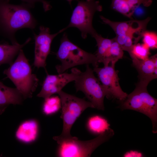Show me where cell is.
<instances>
[{
  "label": "cell",
  "mask_w": 157,
  "mask_h": 157,
  "mask_svg": "<svg viewBox=\"0 0 157 157\" xmlns=\"http://www.w3.org/2000/svg\"><path fill=\"white\" fill-rule=\"evenodd\" d=\"M67 0L68 2L69 3L71 4L72 1L74 0ZM76 0L78 1V0Z\"/></svg>",
  "instance_id": "25"
},
{
  "label": "cell",
  "mask_w": 157,
  "mask_h": 157,
  "mask_svg": "<svg viewBox=\"0 0 157 157\" xmlns=\"http://www.w3.org/2000/svg\"><path fill=\"white\" fill-rule=\"evenodd\" d=\"M92 37L95 39L97 47V52L95 55L98 63H101L106 52L114 41V38H103L97 33Z\"/></svg>",
  "instance_id": "20"
},
{
  "label": "cell",
  "mask_w": 157,
  "mask_h": 157,
  "mask_svg": "<svg viewBox=\"0 0 157 157\" xmlns=\"http://www.w3.org/2000/svg\"><path fill=\"white\" fill-rule=\"evenodd\" d=\"M23 99L22 94L16 88L8 87L0 81V115L9 105L21 104Z\"/></svg>",
  "instance_id": "15"
},
{
  "label": "cell",
  "mask_w": 157,
  "mask_h": 157,
  "mask_svg": "<svg viewBox=\"0 0 157 157\" xmlns=\"http://www.w3.org/2000/svg\"><path fill=\"white\" fill-rule=\"evenodd\" d=\"M152 2L153 0H112L111 6L113 10L132 19L135 10L140 6L148 7Z\"/></svg>",
  "instance_id": "14"
},
{
  "label": "cell",
  "mask_w": 157,
  "mask_h": 157,
  "mask_svg": "<svg viewBox=\"0 0 157 157\" xmlns=\"http://www.w3.org/2000/svg\"><path fill=\"white\" fill-rule=\"evenodd\" d=\"M80 71L74 68L69 73L64 72L58 75L48 74L37 96L45 99L54 94H58L67 84L76 80Z\"/></svg>",
  "instance_id": "11"
},
{
  "label": "cell",
  "mask_w": 157,
  "mask_h": 157,
  "mask_svg": "<svg viewBox=\"0 0 157 157\" xmlns=\"http://www.w3.org/2000/svg\"><path fill=\"white\" fill-rule=\"evenodd\" d=\"M39 29L38 35L34 34L35 40L34 65L38 68H45L46 59L50 52L53 40L59 34L65 30L64 28L55 33L51 34L49 28L48 27L40 26Z\"/></svg>",
  "instance_id": "10"
},
{
  "label": "cell",
  "mask_w": 157,
  "mask_h": 157,
  "mask_svg": "<svg viewBox=\"0 0 157 157\" xmlns=\"http://www.w3.org/2000/svg\"><path fill=\"white\" fill-rule=\"evenodd\" d=\"M123 51L120 45L114 40L106 52L101 63L104 64V66L112 62L116 63L119 59L122 58Z\"/></svg>",
  "instance_id": "18"
},
{
  "label": "cell",
  "mask_w": 157,
  "mask_h": 157,
  "mask_svg": "<svg viewBox=\"0 0 157 157\" xmlns=\"http://www.w3.org/2000/svg\"><path fill=\"white\" fill-rule=\"evenodd\" d=\"M31 40V38H28L22 44H0V65L6 63L12 64L15 57Z\"/></svg>",
  "instance_id": "17"
},
{
  "label": "cell",
  "mask_w": 157,
  "mask_h": 157,
  "mask_svg": "<svg viewBox=\"0 0 157 157\" xmlns=\"http://www.w3.org/2000/svg\"><path fill=\"white\" fill-rule=\"evenodd\" d=\"M133 66L137 70L140 81L149 83L157 78V56L156 54L143 60L131 58Z\"/></svg>",
  "instance_id": "13"
},
{
  "label": "cell",
  "mask_w": 157,
  "mask_h": 157,
  "mask_svg": "<svg viewBox=\"0 0 157 157\" xmlns=\"http://www.w3.org/2000/svg\"><path fill=\"white\" fill-rule=\"evenodd\" d=\"M149 83L139 81L134 90L121 101V109L140 112L148 117L152 125V132H157V100L148 92Z\"/></svg>",
  "instance_id": "2"
},
{
  "label": "cell",
  "mask_w": 157,
  "mask_h": 157,
  "mask_svg": "<svg viewBox=\"0 0 157 157\" xmlns=\"http://www.w3.org/2000/svg\"><path fill=\"white\" fill-rule=\"evenodd\" d=\"M38 126L34 120L25 121L19 126L16 133L17 139L21 142L29 143L34 141L38 133Z\"/></svg>",
  "instance_id": "16"
},
{
  "label": "cell",
  "mask_w": 157,
  "mask_h": 157,
  "mask_svg": "<svg viewBox=\"0 0 157 157\" xmlns=\"http://www.w3.org/2000/svg\"><path fill=\"white\" fill-rule=\"evenodd\" d=\"M3 73L13 82L24 99L32 97L38 86V79L32 73L28 60L22 49L15 61Z\"/></svg>",
  "instance_id": "4"
},
{
  "label": "cell",
  "mask_w": 157,
  "mask_h": 157,
  "mask_svg": "<svg viewBox=\"0 0 157 157\" xmlns=\"http://www.w3.org/2000/svg\"><path fill=\"white\" fill-rule=\"evenodd\" d=\"M58 94L60 99L62 107L60 117L63 120L61 134L54 137L53 139L58 144L74 138L70 134L73 124L82 113L87 108H94L92 104L83 99L67 93L62 90Z\"/></svg>",
  "instance_id": "3"
},
{
  "label": "cell",
  "mask_w": 157,
  "mask_h": 157,
  "mask_svg": "<svg viewBox=\"0 0 157 157\" xmlns=\"http://www.w3.org/2000/svg\"><path fill=\"white\" fill-rule=\"evenodd\" d=\"M78 4L74 10L68 25L64 28L74 27L78 28L81 36L85 39L88 34L92 37L97 33L92 26L93 17L96 12H101L102 7L96 0H78Z\"/></svg>",
  "instance_id": "6"
},
{
  "label": "cell",
  "mask_w": 157,
  "mask_h": 157,
  "mask_svg": "<svg viewBox=\"0 0 157 157\" xmlns=\"http://www.w3.org/2000/svg\"><path fill=\"white\" fill-rule=\"evenodd\" d=\"M115 63H111L103 67H95L93 70L98 76L105 97L109 99H116L121 101L128 94L123 91L119 85L118 72L115 69Z\"/></svg>",
  "instance_id": "9"
},
{
  "label": "cell",
  "mask_w": 157,
  "mask_h": 157,
  "mask_svg": "<svg viewBox=\"0 0 157 157\" xmlns=\"http://www.w3.org/2000/svg\"><path fill=\"white\" fill-rule=\"evenodd\" d=\"M143 44L149 49L157 48V35L156 32L145 31L143 33L142 37Z\"/></svg>",
  "instance_id": "23"
},
{
  "label": "cell",
  "mask_w": 157,
  "mask_h": 157,
  "mask_svg": "<svg viewBox=\"0 0 157 157\" xmlns=\"http://www.w3.org/2000/svg\"><path fill=\"white\" fill-rule=\"evenodd\" d=\"M56 56L61 63L56 66L58 74L78 65L91 64L94 67L98 66L95 55L88 52L73 44L69 40L65 33L61 40Z\"/></svg>",
  "instance_id": "5"
},
{
  "label": "cell",
  "mask_w": 157,
  "mask_h": 157,
  "mask_svg": "<svg viewBox=\"0 0 157 157\" xmlns=\"http://www.w3.org/2000/svg\"><path fill=\"white\" fill-rule=\"evenodd\" d=\"M100 17L104 23L112 28L116 35L132 33H143L146 30L147 24L151 19L148 17L141 20L132 19L117 22L111 21L102 16Z\"/></svg>",
  "instance_id": "12"
},
{
  "label": "cell",
  "mask_w": 157,
  "mask_h": 157,
  "mask_svg": "<svg viewBox=\"0 0 157 157\" xmlns=\"http://www.w3.org/2000/svg\"><path fill=\"white\" fill-rule=\"evenodd\" d=\"M44 99L43 110L47 115H49L56 113L61 107L60 99L58 97H50Z\"/></svg>",
  "instance_id": "21"
},
{
  "label": "cell",
  "mask_w": 157,
  "mask_h": 157,
  "mask_svg": "<svg viewBox=\"0 0 157 157\" xmlns=\"http://www.w3.org/2000/svg\"><path fill=\"white\" fill-rule=\"evenodd\" d=\"M23 3L26 4L31 8H33L35 4L38 2L41 3L43 6V8L45 12L50 10L52 6L50 2L45 0H21Z\"/></svg>",
  "instance_id": "24"
},
{
  "label": "cell",
  "mask_w": 157,
  "mask_h": 157,
  "mask_svg": "<svg viewBox=\"0 0 157 157\" xmlns=\"http://www.w3.org/2000/svg\"><path fill=\"white\" fill-rule=\"evenodd\" d=\"M149 49L143 43H137L134 44L129 53L131 58L135 57L143 60L149 58L150 54Z\"/></svg>",
  "instance_id": "22"
},
{
  "label": "cell",
  "mask_w": 157,
  "mask_h": 157,
  "mask_svg": "<svg viewBox=\"0 0 157 157\" xmlns=\"http://www.w3.org/2000/svg\"><path fill=\"white\" fill-rule=\"evenodd\" d=\"M6 0L7 1H8V2H9V1H10V0Z\"/></svg>",
  "instance_id": "26"
},
{
  "label": "cell",
  "mask_w": 157,
  "mask_h": 157,
  "mask_svg": "<svg viewBox=\"0 0 157 157\" xmlns=\"http://www.w3.org/2000/svg\"><path fill=\"white\" fill-rule=\"evenodd\" d=\"M74 81L76 91L82 92L94 108L104 110V90L98 79L95 76L93 70L88 65H86L85 72L80 71Z\"/></svg>",
  "instance_id": "8"
},
{
  "label": "cell",
  "mask_w": 157,
  "mask_h": 157,
  "mask_svg": "<svg viewBox=\"0 0 157 157\" xmlns=\"http://www.w3.org/2000/svg\"><path fill=\"white\" fill-rule=\"evenodd\" d=\"M3 0H0V2Z\"/></svg>",
  "instance_id": "27"
},
{
  "label": "cell",
  "mask_w": 157,
  "mask_h": 157,
  "mask_svg": "<svg viewBox=\"0 0 157 157\" xmlns=\"http://www.w3.org/2000/svg\"><path fill=\"white\" fill-rule=\"evenodd\" d=\"M87 126L90 131L96 134H100L108 130L110 124L107 120L99 115L90 117L88 119Z\"/></svg>",
  "instance_id": "19"
},
{
  "label": "cell",
  "mask_w": 157,
  "mask_h": 157,
  "mask_svg": "<svg viewBox=\"0 0 157 157\" xmlns=\"http://www.w3.org/2000/svg\"><path fill=\"white\" fill-rule=\"evenodd\" d=\"M114 134L110 128L96 138L87 141L73 139L62 142L58 144V154L59 157H90L94 150L100 145L107 141Z\"/></svg>",
  "instance_id": "7"
},
{
  "label": "cell",
  "mask_w": 157,
  "mask_h": 157,
  "mask_svg": "<svg viewBox=\"0 0 157 157\" xmlns=\"http://www.w3.org/2000/svg\"><path fill=\"white\" fill-rule=\"evenodd\" d=\"M6 0L0 2V32L11 42L18 44L15 33L24 28L34 29L37 22L26 4L16 5L10 3Z\"/></svg>",
  "instance_id": "1"
}]
</instances>
